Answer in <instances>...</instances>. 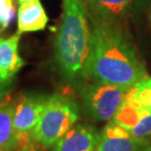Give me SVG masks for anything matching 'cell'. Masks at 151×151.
Wrapping results in <instances>:
<instances>
[{
	"label": "cell",
	"instance_id": "cell-17",
	"mask_svg": "<svg viewBox=\"0 0 151 151\" xmlns=\"http://www.w3.org/2000/svg\"><path fill=\"white\" fill-rule=\"evenodd\" d=\"M20 151H41V150L37 149V147H35V146L27 145L26 147H24V148H22V150H20Z\"/></svg>",
	"mask_w": 151,
	"mask_h": 151
},
{
	"label": "cell",
	"instance_id": "cell-13",
	"mask_svg": "<svg viewBox=\"0 0 151 151\" xmlns=\"http://www.w3.org/2000/svg\"><path fill=\"white\" fill-rule=\"evenodd\" d=\"M127 95L151 112V78H144L129 87Z\"/></svg>",
	"mask_w": 151,
	"mask_h": 151
},
{
	"label": "cell",
	"instance_id": "cell-16",
	"mask_svg": "<svg viewBox=\"0 0 151 151\" xmlns=\"http://www.w3.org/2000/svg\"><path fill=\"white\" fill-rule=\"evenodd\" d=\"M9 86L10 84H7V83H3L0 81V98H2L6 93L8 92V88H9Z\"/></svg>",
	"mask_w": 151,
	"mask_h": 151
},
{
	"label": "cell",
	"instance_id": "cell-9",
	"mask_svg": "<svg viewBox=\"0 0 151 151\" xmlns=\"http://www.w3.org/2000/svg\"><path fill=\"white\" fill-rule=\"evenodd\" d=\"M20 35L17 34L0 41V81L10 84L25 62L19 55Z\"/></svg>",
	"mask_w": 151,
	"mask_h": 151
},
{
	"label": "cell",
	"instance_id": "cell-15",
	"mask_svg": "<svg viewBox=\"0 0 151 151\" xmlns=\"http://www.w3.org/2000/svg\"><path fill=\"white\" fill-rule=\"evenodd\" d=\"M132 137L137 138H147L151 137V112L146 111L137 126L129 132Z\"/></svg>",
	"mask_w": 151,
	"mask_h": 151
},
{
	"label": "cell",
	"instance_id": "cell-1",
	"mask_svg": "<svg viewBox=\"0 0 151 151\" xmlns=\"http://www.w3.org/2000/svg\"><path fill=\"white\" fill-rule=\"evenodd\" d=\"M88 14V13H87ZM91 47L83 77L129 88L148 77L122 27L90 17Z\"/></svg>",
	"mask_w": 151,
	"mask_h": 151
},
{
	"label": "cell",
	"instance_id": "cell-12",
	"mask_svg": "<svg viewBox=\"0 0 151 151\" xmlns=\"http://www.w3.org/2000/svg\"><path fill=\"white\" fill-rule=\"evenodd\" d=\"M14 106H0V148L11 151L20 145L19 137L13 125Z\"/></svg>",
	"mask_w": 151,
	"mask_h": 151
},
{
	"label": "cell",
	"instance_id": "cell-11",
	"mask_svg": "<svg viewBox=\"0 0 151 151\" xmlns=\"http://www.w3.org/2000/svg\"><path fill=\"white\" fill-rule=\"evenodd\" d=\"M146 111L145 108L126 94L123 103L121 104L112 121L129 132L137 126Z\"/></svg>",
	"mask_w": 151,
	"mask_h": 151
},
{
	"label": "cell",
	"instance_id": "cell-8",
	"mask_svg": "<svg viewBox=\"0 0 151 151\" xmlns=\"http://www.w3.org/2000/svg\"><path fill=\"white\" fill-rule=\"evenodd\" d=\"M100 134L88 125H76L54 144L53 151H96Z\"/></svg>",
	"mask_w": 151,
	"mask_h": 151
},
{
	"label": "cell",
	"instance_id": "cell-7",
	"mask_svg": "<svg viewBox=\"0 0 151 151\" xmlns=\"http://www.w3.org/2000/svg\"><path fill=\"white\" fill-rule=\"evenodd\" d=\"M139 0H84L87 13L99 21L121 26L135 10Z\"/></svg>",
	"mask_w": 151,
	"mask_h": 151
},
{
	"label": "cell",
	"instance_id": "cell-4",
	"mask_svg": "<svg viewBox=\"0 0 151 151\" xmlns=\"http://www.w3.org/2000/svg\"><path fill=\"white\" fill-rule=\"evenodd\" d=\"M129 88L93 81L81 86L84 109L96 121H111L123 103Z\"/></svg>",
	"mask_w": 151,
	"mask_h": 151
},
{
	"label": "cell",
	"instance_id": "cell-10",
	"mask_svg": "<svg viewBox=\"0 0 151 151\" xmlns=\"http://www.w3.org/2000/svg\"><path fill=\"white\" fill-rule=\"evenodd\" d=\"M48 23V16L40 0L21 3L18 9V34L43 31Z\"/></svg>",
	"mask_w": 151,
	"mask_h": 151
},
{
	"label": "cell",
	"instance_id": "cell-23",
	"mask_svg": "<svg viewBox=\"0 0 151 151\" xmlns=\"http://www.w3.org/2000/svg\"><path fill=\"white\" fill-rule=\"evenodd\" d=\"M143 151H144V150H143Z\"/></svg>",
	"mask_w": 151,
	"mask_h": 151
},
{
	"label": "cell",
	"instance_id": "cell-14",
	"mask_svg": "<svg viewBox=\"0 0 151 151\" xmlns=\"http://www.w3.org/2000/svg\"><path fill=\"white\" fill-rule=\"evenodd\" d=\"M14 0H0V32H4L15 17Z\"/></svg>",
	"mask_w": 151,
	"mask_h": 151
},
{
	"label": "cell",
	"instance_id": "cell-21",
	"mask_svg": "<svg viewBox=\"0 0 151 151\" xmlns=\"http://www.w3.org/2000/svg\"><path fill=\"white\" fill-rule=\"evenodd\" d=\"M2 39H3V38H2V37H1V35H0V41H1Z\"/></svg>",
	"mask_w": 151,
	"mask_h": 151
},
{
	"label": "cell",
	"instance_id": "cell-19",
	"mask_svg": "<svg viewBox=\"0 0 151 151\" xmlns=\"http://www.w3.org/2000/svg\"><path fill=\"white\" fill-rule=\"evenodd\" d=\"M27 1H32V0H17V2L21 4V3H24V2H27Z\"/></svg>",
	"mask_w": 151,
	"mask_h": 151
},
{
	"label": "cell",
	"instance_id": "cell-5",
	"mask_svg": "<svg viewBox=\"0 0 151 151\" xmlns=\"http://www.w3.org/2000/svg\"><path fill=\"white\" fill-rule=\"evenodd\" d=\"M47 99L48 96L28 93L21 95L14 105L13 125L19 137L20 144L23 147L27 146L24 142L26 143L28 141L29 134L34 132L43 112Z\"/></svg>",
	"mask_w": 151,
	"mask_h": 151
},
{
	"label": "cell",
	"instance_id": "cell-6",
	"mask_svg": "<svg viewBox=\"0 0 151 151\" xmlns=\"http://www.w3.org/2000/svg\"><path fill=\"white\" fill-rule=\"evenodd\" d=\"M150 144L149 139L132 137L111 120L100 132L96 151H143Z\"/></svg>",
	"mask_w": 151,
	"mask_h": 151
},
{
	"label": "cell",
	"instance_id": "cell-3",
	"mask_svg": "<svg viewBox=\"0 0 151 151\" xmlns=\"http://www.w3.org/2000/svg\"><path fill=\"white\" fill-rule=\"evenodd\" d=\"M80 117L77 102L61 93L48 96L43 112L32 132V137L44 147L54 145Z\"/></svg>",
	"mask_w": 151,
	"mask_h": 151
},
{
	"label": "cell",
	"instance_id": "cell-22",
	"mask_svg": "<svg viewBox=\"0 0 151 151\" xmlns=\"http://www.w3.org/2000/svg\"><path fill=\"white\" fill-rule=\"evenodd\" d=\"M0 151H4V150H2V149H1V148H0Z\"/></svg>",
	"mask_w": 151,
	"mask_h": 151
},
{
	"label": "cell",
	"instance_id": "cell-20",
	"mask_svg": "<svg viewBox=\"0 0 151 151\" xmlns=\"http://www.w3.org/2000/svg\"><path fill=\"white\" fill-rule=\"evenodd\" d=\"M144 151H151V144H150V145H149L148 147H147V148H146L145 150H144Z\"/></svg>",
	"mask_w": 151,
	"mask_h": 151
},
{
	"label": "cell",
	"instance_id": "cell-2",
	"mask_svg": "<svg viewBox=\"0 0 151 151\" xmlns=\"http://www.w3.org/2000/svg\"><path fill=\"white\" fill-rule=\"evenodd\" d=\"M91 47V25L83 0H63L55 37V58L68 78L83 77Z\"/></svg>",
	"mask_w": 151,
	"mask_h": 151
},
{
	"label": "cell",
	"instance_id": "cell-18",
	"mask_svg": "<svg viewBox=\"0 0 151 151\" xmlns=\"http://www.w3.org/2000/svg\"><path fill=\"white\" fill-rule=\"evenodd\" d=\"M147 17H148L149 23L151 25V1L149 2V5H148V7H147Z\"/></svg>",
	"mask_w": 151,
	"mask_h": 151
}]
</instances>
